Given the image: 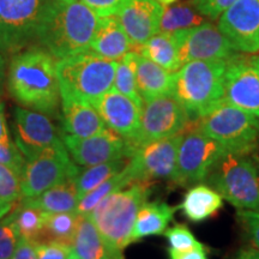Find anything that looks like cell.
Returning a JSON list of instances; mask_svg holds the SVG:
<instances>
[{"instance_id":"cell-1","label":"cell","mask_w":259,"mask_h":259,"mask_svg":"<svg viewBox=\"0 0 259 259\" xmlns=\"http://www.w3.org/2000/svg\"><path fill=\"white\" fill-rule=\"evenodd\" d=\"M8 87L22 106L47 116L58 115L60 89L57 58L45 48L32 46L12 56Z\"/></svg>"},{"instance_id":"cell-2","label":"cell","mask_w":259,"mask_h":259,"mask_svg":"<svg viewBox=\"0 0 259 259\" xmlns=\"http://www.w3.org/2000/svg\"><path fill=\"white\" fill-rule=\"evenodd\" d=\"M100 17L82 2H52L42 24L38 44L54 58L89 51Z\"/></svg>"},{"instance_id":"cell-3","label":"cell","mask_w":259,"mask_h":259,"mask_svg":"<svg viewBox=\"0 0 259 259\" xmlns=\"http://www.w3.org/2000/svg\"><path fill=\"white\" fill-rule=\"evenodd\" d=\"M227 60H193L174 72L171 95L185 108L191 122L205 115L225 97Z\"/></svg>"},{"instance_id":"cell-4","label":"cell","mask_w":259,"mask_h":259,"mask_svg":"<svg viewBox=\"0 0 259 259\" xmlns=\"http://www.w3.org/2000/svg\"><path fill=\"white\" fill-rule=\"evenodd\" d=\"M116 66L118 61L106 59L92 51L58 59L61 100L94 105L113 88Z\"/></svg>"},{"instance_id":"cell-5","label":"cell","mask_w":259,"mask_h":259,"mask_svg":"<svg viewBox=\"0 0 259 259\" xmlns=\"http://www.w3.org/2000/svg\"><path fill=\"white\" fill-rule=\"evenodd\" d=\"M151 193V183L134 181L124 189L103 198L89 218L103 239L118 251L132 244V231L139 209Z\"/></svg>"},{"instance_id":"cell-6","label":"cell","mask_w":259,"mask_h":259,"mask_svg":"<svg viewBox=\"0 0 259 259\" xmlns=\"http://www.w3.org/2000/svg\"><path fill=\"white\" fill-rule=\"evenodd\" d=\"M257 162L258 157L254 156V153H239L225 149L204 183L238 210L259 211Z\"/></svg>"},{"instance_id":"cell-7","label":"cell","mask_w":259,"mask_h":259,"mask_svg":"<svg viewBox=\"0 0 259 259\" xmlns=\"http://www.w3.org/2000/svg\"><path fill=\"white\" fill-rule=\"evenodd\" d=\"M192 124L227 150L254 153L259 143V119L225 99Z\"/></svg>"},{"instance_id":"cell-8","label":"cell","mask_w":259,"mask_h":259,"mask_svg":"<svg viewBox=\"0 0 259 259\" xmlns=\"http://www.w3.org/2000/svg\"><path fill=\"white\" fill-rule=\"evenodd\" d=\"M53 0H0V51L14 54L35 46Z\"/></svg>"},{"instance_id":"cell-9","label":"cell","mask_w":259,"mask_h":259,"mask_svg":"<svg viewBox=\"0 0 259 259\" xmlns=\"http://www.w3.org/2000/svg\"><path fill=\"white\" fill-rule=\"evenodd\" d=\"M191 124L185 108L173 95H162L145 101L141 113L137 135L130 142L131 148L180 135Z\"/></svg>"},{"instance_id":"cell-10","label":"cell","mask_w":259,"mask_h":259,"mask_svg":"<svg viewBox=\"0 0 259 259\" xmlns=\"http://www.w3.org/2000/svg\"><path fill=\"white\" fill-rule=\"evenodd\" d=\"M225 148L194 126L183 134L178 149L176 185L191 187L203 184Z\"/></svg>"},{"instance_id":"cell-11","label":"cell","mask_w":259,"mask_h":259,"mask_svg":"<svg viewBox=\"0 0 259 259\" xmlns=\"http://www.w3.org/2000/svg\"><path fill=\"white\" fill-rule=\"evenodd\" d=\"M80 168L70 156L66 148H50L34 161L27 162L21 176L23 198H34L63 181L77 178Z\"/></svg>"},{"instance_id":"cell-12","label":"cell","mask_w":259,"mask_h":259,"mask_svg":"<svg viewBox=\"0 0 259 259\" xmlns=\"http://www.w3.org/2000/svg\"><path fill=\"white\" fill-rule=\"evenodd\" d=\"M181 137L183 134L136 148L126 164L134 180L151 184L156 180L176 183Z\"/></svg>"},{"instance_id":"cell-13","label":"cell","mask_w":259,"mask_h":259,"mask_svg":"<svg viewBox=\"0 0 259 259\" xmlns=\"http://www.w3.org/2000/svg\"><path fill=\"white\" fill-rule=\"evenodd\" d=\"M14 142L25 161L40 156L46 149L64 147L61 132L47 115L40 112L16 107L12 122Z\"/></svg>"},{"instance_id":"cell-14","label":"cell","mask_w":259,"mask_h":259,"mask_svg":"<svg viewBox=\"0 0 259 259\" xmlns=\"http://www.w3.org/2000/svg\"><path fill=\"white\" fill-rule=\"evenodd\" d=\"M259 118V54H235L227 60L225 97Z\"/></svg>"},{"instance_id":"cell-15","label":"cell","mask_w":259,"mask_h":259,"mask_svg":"<svg viewBox=\"0 0 259 259\" xmlns=\"http://www.w3.org/2000/svg\"><path fill=\"white\" fill-rule=\"evenodd\" d=\"M61 139L72 160L83 167L96 166L119 158H130L134 154V149L128 142L108 127L87 138L61 132Z\"/></svg>"},{"instance_id":"cell-16","label":"cell","mask_w":259,"mask_h":259,"mask_svg":"<svg viewBox=\"0 0 259 259\" xmlns=\"http://www.w3.org/2000/svg\"><path fill=\"white\" fill-rule=\"evenodd\" d=\"M174 35L181 66L193 60H228L238 53L220 29L209 22Z\"/></svg>"},{"instance_id":"cell-17","label":"cell","mask_w":259,"mask_h":259,"mask_svg":"<svg viewBox=\"0 0 259 259\" xmlns=\"http://www.w3.org/2000/svg\"><path fill=\"white\" fill-rule=\"evenodd\" d=\"M218 28L236 52H259V0H236L220 16Z\"/></svg>"},{"instance_id":"cell-18","label":"cell","mask_w":259,"mask_h":259,"mask_svg":"<svg viewBox=\"0 0 259 259\" xmlns=\"http://www.w3.org/2000/svg\"><path fill=\"white\" fill-rule=\"evenodd\" d=\"M162 12L158 0H126L115 17L136 48L160 32Z\"/></svg>"},{"instance_id":"cell-19","label":"cell","mask_w":259,"mask_h":259,"mask_svg":"<svg viewBox=\"0 0 259 259\" xmlns=\"http://www.w3.org/2000/svg\"><path fill=\"white\" fill-rule=\"evenodd\" d=\"M105 125L116 135L131 142L141 125L142 108L135 101L112 88L93 105Z\"/></svg>"},{"instance_id":"cell-20","label":"cell","mask_w":259,"mask_h":259,"mask_svg":"<svg viewBox=\"0 0 259 259\" xmlns=\"http://www.w3.org/2000/svg\"><path fill=\"white\" fill-rule=\"evenodd\" d=\"M60 127L64 134L87 138L106 128L96 108L88 102L61 100Z\"/></svg>"},{"instance_id":"cell-21","label":"cell","mask_w":259,"mask_h":259,"mask_svg":"<svg viewBox=\"0 0 259 259\" xmlns=\"http://www.w3.org/2000/svg\"><path fill=\"white\" fill-rule=\"evenodd\" d=\"M134 48L115 16L100 17L89 51L108 60L119 61Z\"/></svg>"},{"instance_id":"cell-22","label":"cell","mask_w":259,"mask_h":259,"mask_svg":"<svg viewBox=\"0 0 259 259\" xmlns=\"http://www.w3.org/2000/svg\"><path fill=\"white\" fill-rule=\"evenodd\" d=\"M72 253L79 259H125L121 251L113 248L103 239L89 216H80L73 239Z\"/></svg>"},{"instance_id":"cell-23","label":"cell","mask_w":259,"mask_h":259,"mask_svg":"<svg viewBox=\"0 0 259 259\" xmlns=\"http://www.w3.org/2000/svg\"><path fill=\"white\" fill-rule=\"evenodd\" d=\"M174 72L137 53L136 57V82L143 101L162 95H171Z\"/></svg>"},{"instance_id":"cell-24","label":"cell","mask_w":259,"mask_h":259,"mask_svg":"<svg viewBox=\"0 0 259 259\" xmlns=\"http://www.w3.org/2000/svg\"><path fill=\"white\" fill-rule=\"evenodd\" d=\"M177 209L160 200L145 202L139 209L136 219L132 231V242H137L148 236L163 234L173 220Z\"/></svg>"},{"instance_id":"cell-25","label":"cell","mask_w":259,"mask_h":259,"mask_svg":"<svg viewBox=\"0 0 259 259\" xmlns=\"http://www.w3.org/2000/svg\"><path fill=\"white\" fill-rule=\"evenodd\" d=\"M21 200L48 213L74 211L79 202L76 178L65 180L34 198H22Z\"/></svg>"},{"instance_id":"cell-26","label":"cell","mask_w":259,"mask_h":259,"mask_svg":"<svg viewBox=\"0 0 259 259\" xmlns=\"http://www.w3.org/2000/svg\"><path fill=\"white\" fill-rule=\"evenodd\" d=\"M223 206V198L206 184L191 186L178 208L192 222L211 218Z\"/></svg>"},{"instance_id":"cell-27","label":"cell","mask_w":259,"mask_h":259,"mask_svg":"<svg viewBox=\"0 0 259 259\" xmlns=\"http://www.w3.org/2000/svg\"><path fill=\"white\" fill-rule=\"evenodd\" d=\"M136 52L170 72H176L181 67L174 32H157L145 44L136 47Z\"/></svg>"},{"instance_id":"cell-28","label":"cell","mask_w":259,"mask_h":259,"mask_svg":"<svg viewBox=\"0 0 259 259\" xmlns=\"http://www.w3.org/2000/svg\"><path fill=\"white\" fill-rule=\"evenodd\" d=\"M80 216L76 211L47 213L42 231L34 244L58 242L72 247Z\"/></svg>"},{"instance_id":"cell-29","label":"cell","mask_w":259,"mask_h":259,"mask_svg":"<svg viewBox=\"0 0 259 259\" xmlns=\"http://www.w3.org/2000/svg\"><path fill=\"white\" fill-rule=\"evenodd\" d=\"M203 23H205L204 16L197 11L191 2L163 5V12H162L160 22V31L176 32L198 27Z\"/></svg>"},{"instance_id":"cell-30","label":"cell","mask_w":259,"mask_h":259,"mask_svg":"<svg viewBox=\"0 0 259 259\" xmlns=\"http://www.w3.org/2000/svg\"><path fill=\"white\" fill-rule=\"evenodd\" d=\"M127 164V163H126ZM134 178H132L131 173H130L127 168H125L122 170L116 173L115 176H113L103 181L101 185L95 187L93 191H90L88 194L83 197L82 199H79L78 205L74 211H76L80 216H89L90 212L93 211L94 208L99 204L103 198H106L109 194L116 192V191L124 189L131 183H134Z\"/></svg>"},{"instance_id":"cell-31","label":"cell","mask_w":259,"mask_h":259,"mask_svg":"<svg viewBox=\"0 0 259 259\" xmlns=\"http://www.w3.org/2000/svg\"><path fill=\"white\" fill-rule=\"evenodd\" d=\"M128 160L130 158H119V160L109 161L106 163L87 167L85 169H80L79 174L76 178L78 198L82 199L90 191L101 185L103 181L124 169Z\"/></svg>"},{"instance_id":"cell-32","label":"cell","mask_w":259,"mask_h":259,"mask_svg":"<svg viewBox=\"0 0 259 259\" xmlns=\"http://www.w3.org/2000/svg\"><path fill=\"white\" fill-rule=\"evenodd\" d=\"M136 57L137 52L131 51L118 61L113 88L130 97L141 108H143L144 101L138 92L137 82H136Z\"/></svg>"},{"instance_id":"cell-33","label":"cell","mask_w":259,"mask_h":259,"mask_svg":"<svg viewBox=\"0 0 259 259\" xmlns=\"http://www.w3.org/2000/svg\"><path fill=\"white\" fill-rule=\"evenodd\" d=\"M12 212H14L19 235L34 244L42 231L45 219L48 212H45L44 210L35 208V206L28 205L22 200L16 204L15 208L12 209Z\"/></svg>"},{"instance_id":"cell-34","label":"cell","mask_w":259,"mask_h":259,"mask_svg":"<svg viewBox=\"0 0 259 259\" xmlns=\"http://www.w3.org/2000/svg\"><path fill=\"white\" fill-rule=\"evenodd\" d=\"M19 238L21 235L11 211L0 220V259H12Z\"/></svg>"},{"instance_id":"cell-35","label":"cell","mask_w":259,"mask_h":259,"mask_svg":"<svg viewBox=\"0 0 259 259\" xmlns=\"http://www.w3.org/2000/svg\"><path fill=\"white\" fill-rule=\"evenodd\" d=\"M169 242L170 248L177 251L189 250H205L202 242L196 239L193 233L185 225H176L171 228H167L163 233Z\"/></svg>"},{"instance_id":"cell-36","label":"cell","mask_w":259,"mask_h":259,"mask_svg":"<svg viewBox=\"0 0 259 259\" xmlns=\"http://www.w3.org/2000/svg\"><path fill=\"white\" fill-rule=\"evenodd\" d=\"M0 197L12 204H17L23 198L21 176L5 164H0Z\"/></svg>"},{"instance_id":"cell-37","label":"cell","mask_w":259,"mask_h":259,"mask_svg":"<svg viewBox=\"0 0 259 259\" xmlns=\"http://www.w3.org/2000/svg\"><path fill=\"white\" fill-rule=\"evenodd\" d=\"M0 164L12 168L19 176L23 174L27 161L15 142H0Z\"/></svg>"},{"instance_id":"cell-38","label":"cell","mask_w":259,"mask_h":259,"mask_svg":"<svg viewBox=\"0 0 259 259\" xmlns=\"http://www.w3.org/2000/svg\"><path fill=\"white\" fill-rule=\"evenodd\" d=\"M236 218L241 223L242 228L250 236L254 248L259 251V211L257 210H238Z\"/></svg>"},{"instance_id":"cell-39","label":"cell","mask_w":259,"mask_h":259,"mask_svg":"<svg viewBox=\"0 0 259 259\" xmlns=\"http://www.w3.org/2000/svg\"><path fill=\"white\" fill-rule=\"evenodd\" d=\"M37 259H70L72 255L71 246L58 242H41L34 244Z\"/></svg>"},{"instance_id":"cell-40","label":"cell","mask_w":259,"mask_h":259,"mask_svg":"<svg viewBox=\"0 0 259 259\" xmlns=\"http://www.w3.org/2000/svg\"><path fill=\"white\" fill-rule=\"evenodd\" d=\"M236 0H191L197 11L204 17L216 19Z\"/></svg>"},{"instance_id":"cell-41","label":"cell","mask_w":259,"mask_h":259,"mask_svg":"<svg viewBox=\"0 0 259 259\" xmlns=\"http://www.w3.org/2000/svg\"><path fill=\"white\" fill-rule=\"evenodd\" d=\"M93 10L99 17L115 16L122 8L126 0H80Z\"/></svg>"},{"instance_id":"cell-42","label":"cell","mask_w":259,"mask_h":259,"mask_svg":"<svg viewBox=\"0 0 259 259\" xmlns=\"http://www.w3.org/2000/svg\"><path fill=\"white\" fill-rule=\"evenodd\" d=\"M12 259H37L34 244L21 236Z\"/></svg>"},{"instance_id":"cell-43","label":"cell","mask_w":259,"mask_h":259,"mask_svg":"<svg viewBox=\"0 0 259 259\" xmlns=\"http://www.w3.org/2000/svg\"><path fill=\"white\" fill-rule=\"evenodd\" d=\"M168 257L169 259H208L205 250L177 251L170 247L168 248Z\"/></svg>"},{"instance_id":"cell-44","label":"cell","mask_w":259,"mask_h":259,"mask_svg":"<svg viewBox=\"0 0 259 259\" xmlns=\"http://www.w3.org/2000/svg\"><path fill=\"white\" fill-rule=\"evenodd\" d=\"M10 132L8 128V122H6L5 116V107L4 103L0 101V142H11Z\"/></svg>"},{"instance_id":"cell-45","label":"cell","mask_w":259,"mask_h":259,"mask_svg":"<svg viewBox=\"0 0 259 259\" xmlns=\"http://www.w3.org/2000/svg\"><path fill=\"white\" fill-rule=\"evenodd\" d=\"M235 259H259V251L254 247H245L238 252Z\"/></svg>"},{"instance_id":"cell-46","label":"cell","mask_w":259,"mask_h":259,"mask_svg":"<svg viewBox=\"0 0 259 259\" xmlns=\"http://www.w3.org/2000/svg\"><path fill=\"white\" fill-rule=\"evenodd\" d=\"M5 73H6V60H5L4 53L0 51V96H2L3 94V88H4Z\"/></svg>"},{"instance_id":"cell-47","label":"cell","mask_w":259,"mask_h":259,"mask_svg":"<svg viewBox=\"0 0 259 259\" xmlns=\"http://www.w3.org/2000/svg\"><path fill=\"white\" fill-rule=\"evenodd\" d=\"M16 204H12L8 202V200L3 199L2 197H0V220H2L3 218H5L8 213H10L12 211V209L15 208Z\"/></svg>"},{"instance_id":"cell-48","label":"cell","mask_w":259,"mask_h":259,"mask_svg":"<svg viewBox=\"0 0 259 259\" xmlns=\"http://www.w3.org/2000/svg\"><path fill=\"white\" fill-rule=\"evenodd\" d=\"M158 2H160L162 5H170L173 4V3L178 2V0H158Z\"/></svg>"},{"instance_id":"cell-49","label":"cell","mask_w":259,"mask_h":259,"mask_svg":"<svg viewBox=\"0 0 259 259\" xmlns=\"http://www.w3.org/2000/svg\"><path fill=\"white\" fill-rule=\"evenodd\" d=\"M54 2H58V3H72V2H76V0H54Z\"/></svg>"},{"instance_id":"cell-50","label":"cell","mask_w":259,"mask_h":259,"mask_svg":"<svg viewBox=\"0 0 259 259\" xmlns=\"http://www.w3.org/2000/svg\"><path fill=\"white\" fill-rule=\"evenodd\" d=\"M257 173H258V183H259V158H258V162H257Z\"/></svg>"},{"instance_id":"cell-51","label":"cell","mask_w":259,"mask_h":259,"mask_svg":"<svg viewBox=\"0 0 259 259\" xmlns=\"http://www.w3.org/2000/svg\"><path fill=\"white\" fill-rule=\"evenodd\" d=\"M70 259H79V258H77V257H76V255H74V254L72 253V255H71V257H70Z\"/></svg>"}]
</instances>
